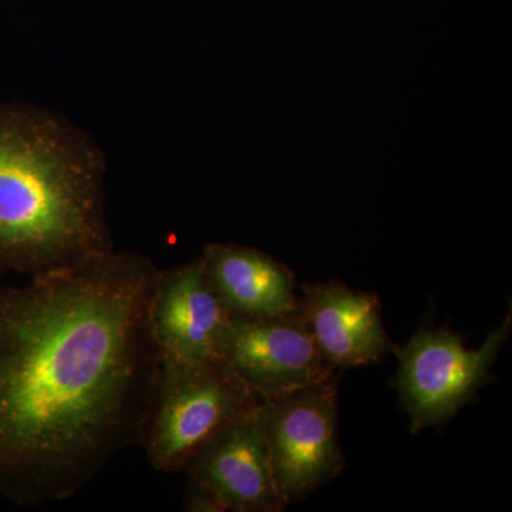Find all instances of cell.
<instances>
[{
	"mask_svg": "<svg viewBox=\"0 0 512 512\" xmlns=\"http://www.w3.org/2000/svg\"><path fill=\"white\" fill-rule=\"evenodd\" d=\"M104 156L49 110L0 106V274L35 276L113 251Z\"/></svg>",
	"mask_w": 512,
	"mask_h": 512,
	"instance_id": "7a4b0ae2",
	"label": "cell"
},
{
	"mask_svg": "<svg viewBox=\"0 0 512 512\" xmlns=\"http://www.w3.org/2000/svg\"><path fill=\"white\" fill-rule=\"evenodd\" d=\"M158 276L113 249L0 288V493L13 503L69 500L141 446L163 365Z\"/></svg>",
	"mask_w": 512,
	"mask_h": 512,
	"instance_id": "6da1fadb",
	"label": "cell"
},
{
	"mask_svg": "<svg viewBox=\"0 0 512 512\" xmlns=\"http://www.w3.org/2000/svg\"><path fill=\"white\" fill-rule=\"evenodd\" d=\"M222 359H163L141 447L160 473L184 471L229 424L264 403Z\"/></svg>",
	"mask_w": 512,
	"mask_h": 512,
	"instance_id": "3957f363",
	"label": "cell"
},
{
	"mask_svg": "<svg viewBox=\"0 0 512 512\" xmlns=\"http://www.w3.org/2000/svg\"><path fill=\"white\" fill-rule=\"evenodd\" d=\"M229 318L210 284L202 256L188 264L160 269L151 323L163 359H221L222 333Z\"/></svg>",
	"mask_w": 512,
	"mask_h": 512,
	"instance_id": "ba28073f",
	"label": "cell"
},
{
	"mask_svg": "<svg viewBox=\"0 0 512 512\" xmlns=\"http://www.w3.org/2000/svg\"><path fill=\"white\" fill-rule=\"evenodd\" d=\"M298 312L326 362L340 372L373 365L394 349L376 293L339 282L303 285Z\"/></svg>",
	"mask_w": 512,
	"mask_h": 512,
	"instance_id": "9c48e42d",
	"label": "cell"
},
{
	"mask_svg": "<svg viewBox=\"0 0 512 512\" xmlns=\"http://www.w3.org/2000/svg\"><path fill=\"white\" fill-rule=\"evenodd\" d=\"M205 272L231 316H272L298 311L296 278L288 266L255 248L210 244Z\"/></svg>",
	"mask_w": 512,
	"mask_h": 512,
	"instance_id": "30bf717a",
	"label": "cell"
},
{
	"mask_svg": "<svg viewBox=\"0 0 512 512\" xmlns=\"http://www.w3.org/2000/svg\"><path fill=\"white\" fill-rule=\"evenodd\" d=\"M511 312L478 349L447 328L420 329L396 349V386L413 434L446 423L491 379V367L510 338Z\"/></svg>",
	"mask_w": 512,
	"mask_h": 512,
	"instance_id": "277c9868",
	"label": "cell"
},
{
	"mask_svg": "<svg viewBox=\"0 0 512 512\" xmlns=\"http://www.w3.org/2000/svg\"><path fill=\"white\" fill-rule=\"evenodd\" d=\"M220 357L262 400L288 396L336 373L298 311L231 316L222 333Z\"/></svg>",
	"mask_w": 512,
	"mask_h": 512,
	"instance_id": "8992f818",
	"label": "cell"
},
{
	"mask_svg": "<svg viewBox=\"0 0 512 512\" xmlns=\"http://www.w3.org/2000/svg\"><path fill=\"white\" fill-rule=\"evenodd\" d=\"M264 403L229 424L184 468L188 483L207 490L222 511L281 512L286 508L272 474Z\"/></svg>",
	"mask_w": 512,
	"mask_h": 512,
	"instance_id": "52a82bcc",
	"label": "cell"
},
{
	"mask_svg": "<svg viewBox=\"0 0 512 512\" xmlns=\"http://www.w3.org/2000/svg\"><path fill=\"white\" fill-rule=\"evenodd\" d=\"M184 508L191 512H224L217 500L207 490L188 483Z\"/></svg>",
	"mask_w": 512,
	"mask_h": 512,
	"instance_id": "8fae6325",
	"label": "cell"
},
{
	"mask_svg": "<svg viewBox=\"0 0 512 512\" xmlns=\"http://www.w3.org/2000/svg\"><path fill=\"white\" fill-rule=\"evenodd\" d=\"M340 375L265 400V433L276 490L285 507L335 480L345 467L338 431Z\"/></svg>",
	"mask_w": 512,
	"mask_h": 512,
	"instance_id": "5b68a950",
	"label": "cell"
}]
</instances>
